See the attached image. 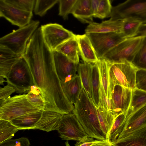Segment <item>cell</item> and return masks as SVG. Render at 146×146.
Returning a JSON list of instances; mask_svg holds the SVG:
<instances>
[{"instance_id":"8","label":"cell","mask_w":146,"mask_h":146,"mask_svg":"<svg viewBox=\"0 0 146 146\" xmlns=\"http://www.w3.org/2000/svg\"><path fill=\"white\" fill-rule=\"evenodd\" d=\"M110 17L113 20L132 18L146 23V0H127L112 7Z\"/></svg>"},{"instance_id":"30","label":"cell","mask_w":146,"mask_h":146,"mask_svg":"<svg viewBox=\"0 0 146 146\" xmlns=\"http://www.w3.org/2000/svg\"><path fill=\"white\" fill-rule=\"evenodd\" d=\"M27 92L26 97L29 102L39 110H44L45 102L40 88L34 85L31 86L29 90Z\"/></svg>"},{"instance_id":"9","label":"cell","mask_w":146,"mask_h":146,"mask_svg":"<svg viewBox=\"0 0 146 146\" xmlns=\"http://www.w3.org/2000/svg\"><path fill=\"white\" fill-rule=\"evenodd\" d=\"M86 34L89 38L98 59L102 58L110 50L128 38L121 33Z\"/></svg>"},{"instance_id":"42","label":"cell","mask_w":146,"mask_h":146,"mask_svg":"<svg viewBox=\"0 0 146 146\" xmlns=\"http://www.w3.org/2000/svg\"><path fill=\"white\" fill-rule=\"evenodd\" d=\"M16 92L15 89L9 84L0 89V100H6Z\"/></svg>"},{"instance_id":"34","label":"cell","mask_w":146,"mask_h":146,"mask_svg":"<svg viewBox=\"0 0 146 146\" xmlns=\"http://www.w3.org/2000/svg\"><path fill=\"white\" fill-rule=\"evenodd\" d=\"M138 69L146 70V37H144L141 46L131 62Z\"/></svg>"},{"instance_id":"23","label":"cell","mask_w":146,"mask_h":146,"mask_svg":"<svg viewBox=\"0 0 146 146\" xmlns=\"http://www.w3.org/2000/svg\"><path fill=\"white\" fill-rule=\"evenodd\" d=\"M43 110L27 113L22 115L10 121L20 130L35 129V127L40 119Z\"/></svg>"},{"instance_id":"43","label":"cell","mask_w":146,"mask_h":146,"mask_svg":"<svg viewBox=\"0 0 146 146\" xmlns=\"http://www.w3.org/2000/svg\"><path fill=\"white\" fill-rule=\"evenodd\" d=\"M139 36L146 37V23H142L140 26L134 37Z\"/></svg>"},{"instance_id":"47","label":"cell","mask_w":146,"mask_h":146,"mask_svg":"<svg viewBox=\"0 0 146 146\" xmlns=\"http://www.w3.org/2000/svg\"><path fill=\"white\" fill-rule=\"evenodd\" d=\"M66 146H70V145L68 141L67 140L66 142L65 143Z\"/></svg>"},{"instance_id":"7","label":"cell","mask_w":146,"mask_h":146,"mask_svg":"<svg viewBox=\"0 0 146 146\" xmlns=\"http://www.w3.org/2000/svg\"><path fill=\"white\" fill-rule=\"evenodd\" d=\"M6 78V82L13 86L17 93L28 92L34 85L30 69L23 56L14 65Z\"/></svg>"},{"instance_id":"2","label":"cell","mask_w":146,"mask_h":146,"mask_svg":"<svg viewBox=\"0 0 146 146\" xmlns=\"http://www.w3.org/2000/svg\"><path fill=\"white\" fill-rule=\"evenodd\" d=\"M74 115L88 137L96 139H107L98 120L96 107L82 88L79 98L74 104Z\"/></svg>"},{"instance_id":"45","label":"cell","mask_w":146,"mask_h":146,"mask_svg":"<svg viewBox=\"0 0 146 146\" xmlns=\"http://www.w3.org/2000/svg\"><path fill=\"white\" fill-rule=\"evenodd\" d=\"M89 146H113L108 139L104 140H97L96 142Z\"/></svg>"},{"instance_id":"4","label":"cell","mask_w":146,"mask_h":146,"mask_svg":"<svg viewBox=\"0 0 146 146\" xmlns=\"http://www.w3.org/2000/svg\"><path fill=\"white\" fill-rule=\"evenodd\" d=\"M26 96L23 94L0 100V119L10 121L25 114L40 111L29 102Z\"/></svg>"},{"instance_id":"18","label":"cell","mask_w":146,"mask_h":146,"mask_svg":"<svg viewBox=\"0 0 146 146\" xmlns=\"http://www.w3.org/2000/svg\"><path fill=\"white\" fill-rule=\"evenodd\" d=\"M22 56L0 45V77L6 78L12 67Z\"/></svg>"},{"instance_id":"14","label":"cell","mask_w":146,"mask_h":146,"mask_svg":"<svg viewBox=\"0 0 146 146\" xmlns=\"http://www.w3.org/2000/svg\"><path fill=\"white\" fill-rule=\"evenodd\" d=\"M52 53L56 69L61 81H68L77 74L79 64L57 51Z\"/></svg>"},{"instance_id":"40","label":"cell","mask_w":146,"mask_h":146,"mask_svg":"<svg viewBox=\"0 0 146 146\" xmlns=\"http://www.w3.org/2000/svg\"><path fill=\"white\" fill-rule=\"evenodd\" d=\"M30 142L26 137L9 139L0 143V146H29Z\"/></svg>"},{"instance_id":"44","label":"cell","mask_w":146,"mask_h":146,"mask_svg":"<svg viewBox=\"0 0 146 146\" xmlns=\"http://www.w3.org/2000/svg\"><path fill=\"white\" fill-rule=\"evenodd\" d=\"M100 0H91V9L93 17H95Z\"/></svg>"},{"instance_id":"41","label":"cell","mask_w":146,"mask_h":146,"mask_svg":"<svg viewBox=\"0 0 146 146\" xmlns=\"http://www.w3.org/2000/svg\"><path fill=\"white\" fill-rule=\"evenodd\" d=\"M100 104L105 109L110 112L113 114L112 112L110 99L106 96L101 83Z\"/></svg>"},{"instance_id":"36","label":"cell","mask_w":146,"mask_h":146,"mask_svg":"<svg viewBox=\"0 0 146 146\" xmlns=\"http://www.w3.org/2000/svg\"><path fill=\"white\" fill-rule=\"evenodd\" d=\"M11 5L20 10L32 12L36 0H5Z\"/></svg>"},{"instance_id":"28","label":"cell","mask_w":146,"mask_h":146,"mask_svg":"<svg viewBox=\"0 0 146 146\" xmlns=\"http://www.w3.org/2000/svg\"><path fill=\"white\" fill-rule=\"evenodd\" d=\"M146 104V92L135 88L132 90L131 101L126 117L129 118L133 113Z\"/></svg>"},{"instance_id":"32","label":"cell","mask_w":146,"mask_h":146,"mask_svg":"<svg viewBox=\"0 0 146 146\" xmlns=\"http://www.w3.org/2000/svg\"><path fill=\"white\" fill-rule=\"evenodd\" d=\"M19 130L10 121L0 119V143L11 139Z\"/></svg>"},{"instance_id":"13","label":"cell","mask_w":146,"mask_h":146,"mask_svg":"<svg viewBox=\"0 0 146 146\" xmlns=\"http://www.w3.org/2000/svg\"><path fill=\"white\" fill-rule=\"evenodd\" d=\"M33 15L32 12L21 10L11 5L5 0H0V17L12 25L19 28L29 24Z\"/></svg>"},{"instance_id":"22","label":"cell","mask_w":146,"mask_h":146,"mask_svg":"<svg viewBox=\"0 0 146 146\" xmlns=\"http://www.w3.org/2000/svg\"><path fill=\"white\" fill-rule=\"evenodd\" d=\"M113 146H146V127L116 141Z\"/></svg>"},{"instance_id":"15","label":"cell","mask_w":146,"mask_h":146,"mask_svg":"<svg viewBox=\"0 0 146 146\" xmlns=\"http://www.w3.org/2000/svg\"><path fill=\"white\" fill-rule=\"evenodd\" d=\"M145 127L146 104L130 116L127 120L124 130L116 141Z\"/></svg>"},{"instance_id":"12","label":"cell","mask_w":146,"mask_h":146,"mask_svg":"<svg viewBox=\"0 0 146 146\" xmlns=\"http://www.w3.org/2000/svg\"><path fill=\"white\" fill-rule=\"evenodd\" d=\"M132 91L131 89L118 85H115L111 90L110 99L115 118L127 112L131 101Z\"/></svg>"},{"instance_id":"33","label":"cell","mask_w":146,"mask_h":146,"mask_svg":"<svg viewBox=\"0 0 146 146\" xmlns=\"http://www.w3.org/2000/svg\"><path fill=\"white\" fill-rule=\"evenodd\" d=\"M123 20L121 33L127 38L134 37L142 23L138 20L131 18Z\"/></svg>"},{"instance_id":"39","label":"cell","mask_w":146,"mask_h":146,"mask_svg":"<svg viewBox=\"0 0 146 146\" xmlns=\"http://www.w3.org/2000/svg\"><path fill=\"white\" fill-rule=\"evenodd\" d=\"M136 88L146 92V70L138 69L135 78Z\"/></svg>"},{"instance_id":"3","label":"cell","mask_w":146,"mask_h":146,"mask_svg":"<svg viewBox=\"0 0 146 146\" xmlns=\"http://www.w3.org/2000/svg\"><path fill=\"white\" fill-rule=\"evenodd\" d=\"M39 24V21L38 20L31 21L27 25L1 38L0 45L22 56L25 52L29 40L38 29Z\"/></svg>"},{"instance_id":"27","label":"cell","mask_w":146,"mask_h":146,"mask_svg":"<svg viewBox=\"0 0 146 146\" xmlns=\"http://www.w3.org/2000/svg\"><path fill=\"white\" fill-rule=\"evenodd\" d=\"M91 88L92 100L96 106L100 105L101 81L99 68L97 63L92 65Z\"/></svg>"},{"instance_id":"6","label":"cell","mask_w":146,"mask_h":146,"mask_svg":"<svg viewBox=\"0 0 146 146\" xmlns=\"http://www.w3.org/2000/svg\"><path fill=\"white\" fill-rule=\"evenodd\" d=\"M108 63L110 92L113 86L117 85L132 90L136 88V74L138 69L131 63Z\"/></svg>"},{"instance_id":"38","label":"cell","mask_w":146,"mask_h":146,"mask_svg":"<svg viewBox=\"0 0 146 146\" xmlns=\"http://www.w3.org/2000/svg\"><path fill=\"white\" fill-rule=\"evenodd\" d=\"M112 7L110 0H100L95 17L103 19L110 17Z\"/></svg>"},{"instance_id":"31","label":"cell","mask_w":146,"mask_h":146,"mask_svg":"<svg viewBox=\"0 0 146 146\" xmlns=\"http://www.w3.org/2000/svg\"><path fill=\"white\" fill-rule=\"evenodd\" d=\"M99 68L101 83L107 97L110 99V92L109 81V65L104 58L99 59L97 63Z\"/></svg>"},{"instance_id":"5","label":"cell","mask_w":146,"mask_h":146,"mask_svg":"<svg viewBox=\"0 0 146 146\" xmlns=\"http://www.w3.org/2000/svg\"><path fill=\"white\" fill-rule=\"evenodd\" d=\"M144 37L128 38L108 52L102 58L110 63H131L139 49Z\"/></svg>"},{"instance_id":"46","label":"cell","mask_w":146,"mask_h":146,"mask_svg":"<svg viewBox=\"0 0 146 146\" xmlns=\"http://www.w3.org/2000/svg\"><path fill=\"white\" fill-rule=\"evenodd\" d=\"M6 82L4 78L0 77V84L1 85H3V83L4 82Z\"/></svg>"},{"instance_id":"24","label":"cell","mask_w":146,"mask_h":146,"mask_svg":"<svg viewBox=\"0 0 146 146\" xmlns=\"http://www.w3.org/2000/svg\"><path fill=\"white\" fill-rule=\"evenodd\" d=\"M76 36L59 46L55 50L63 54L74 62L79 64V51Z\"/></svg>"},{"instance_id":"16","label":"cell","mask_w":146,"mask_h":146,"mask_svg":"<svg viewBox=\"0 0 146 146\" xmlns=\"http://www.w3.org/2000/svg\"><path fill=\"white\" fill-rule=\"evenodd\" d=\"M63 115L56 112L44 110L35 129L48 132L58 130Z\"/></svg>"},{"instance_id":"26","label":"cell","mask_w":146,"mask_h":146,"mask_svg":"<svg viewBox=\"0 0 146 146\" xmlns=\"http://www.w3.org/2000/svg\"><path fill=\"white\" fill-rule=\"evenodd\" d=\"M92 64L87 62L78 64V72L83 88L89 97L92 99Z\"/></svg>"},{"instance_id":"19","label":"cell","mask_w":146,"mask_h":146,"mask_svg":"<svg viewBox=\"0 0 146 146\" xmlns=\"http://www.w3.org/2000/svg\"><path fill=\"white\" fill-rule=\"evenodd\" d=\"M123 20H113L111 19L100 23L93 22L86 29V34L92 33H121Z\"/></svg>"},{"instance_id":"35","label":"cell","mask_w":146,"mask_h":146,"mask_svg":"<svg viewBox=\"0 0 146 146\" xmlns=\"http://www.w3.org/2000/svg\"><path fill=\"white\" fill-rule=\"evenodd\" d=\"M58 0H36L34 8L35 15L40 17L44 16L48 10L58 3Z\"/></svg>"},{"instance_id":"20","label":"cell","mask_w":146,"mask_h":146,"mask_svg":"<svg viewBox=\"0 0 146 146\" xmlns=\"http://www.w3.org/2000/svg\"><path fill=\"white\" fill-rule=\"evenodd\" d=\"M61 83L66 98L71 103L74 104L78 100L83 88L80 76L76 74L69 80L64 82L61 81Z\"/></svg>"},{"instance_id":"37","label":"cell","mask_w":146,"mask_h":146,"mask_svg":"<svg viewBox=\"0 0 146 146\" xmlns=\"http://www.w3.org/2000/svg\"><path fill=\"white\" fill-rule=\"evenodd\" d=\"M77 1V0H58V15L65 20L67 19L68 15L71 13Z\"/></svg>"},{"instance_id":"21","label":"cell","mask_w":146,"mask_h":146,"mask_svg":"<svg viewBox=\"0 0 146 146\" xmlns=\"http://www.w3.org/2000/svg\"><path fill=\"white\" fill-rule=\"evenodd\" d=\"M71 14L82 22H93L91 9V0H77Z\"/></svg>"},{"instance_id":"25","label":"cell","mask_w":146,"mask_h":146,"mask_svg":"<svg viewBox=\"0 0 146 146\" xmlns=\"http://www.w3.org/2000/svg\"><path fill=\"white\" fill-rule=\"evenodd\" d=\"M96 108L102 130L106 139H108L110 132L115 118L111 112L105 109L100 103L99 106L96 107Z\"/></svg>"},{"instance_id":"29","label":"cell","mask_w":146,"mask_h":146,"mask_svg":"<svg viewBox=\"0 0 146 146\" xmlns=\"http://www.w3.org/2000/svg\"><path fill=\"white\" fill-rule=\"evenodd\" d=\"M127 112L119 115L115 119L108 139L112 144L117 141L125 127L128 120L126 118Z\"/></svg>"},{"instance_id":"11","label":"cell","mask_w":146,"mask_h":146,"mask_svg":"<svg viewBox=\"0 0 146 146\" xmlns=\"http://www.w3.org/2000/svg\"><path fill=\"white\" fill-rule=\"evenodd\" d=\"M57 131L61 138L66 141H78L88 136L72 113L63 115Z\"/></svg>"},{"instance_id":"17","label":"cell","mask_w":146,"mask_h":146,"mask_svg":"<svg viewBox=\"0 0 146 146\" xmlns=\"http://www.w3.org/2000/svg\"><path fill=\"white\" fill-rule=\"evenodd\" d=\"M79 53L84 62L94 64L98 62V58L91 42L86 34L76 35Z\"/></svg>"},{"instance_id":"1","label":"cell","mask_w":146,"mask_h":146,"mask_svg":"<svg viewBox=\"0 0 146 146\" xmlns=\"http://www.w3.org/2000/svg\"><path fill=\"white\" fill-rule=\"evenodd\" d=\"M22 56L30 69L34 84L42 92L45 103L44 110L62 115L72 113L74 106L64 93L56 69L52 51L44 40L40 27L31 38Z\"/></svg>"},{"instance_id":"10","label":"cell","mask_w":146,"mask_h":146,"mask_svg":"<svg viewBox=\"0 0 146 146\" xmlns=\"http://www.w3.org/2000/svg\"><path fill=\"white\" fill-rule=\"evenodd\" d=\"M40 27L44 40L52 51L76 36L72 31L56 23H50L42 25Z\"/></svg>"}]
</instances>
